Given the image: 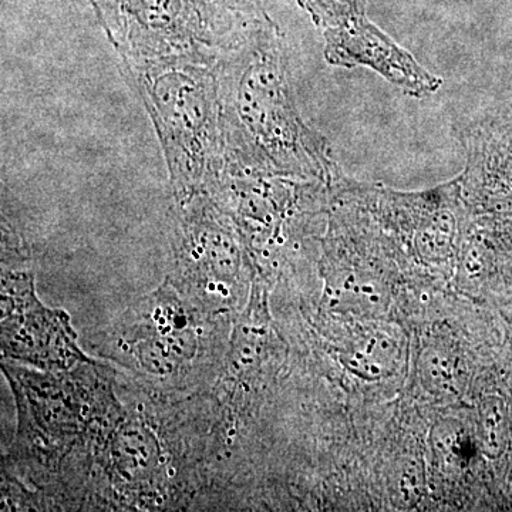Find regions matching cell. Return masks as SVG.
<instances>
[{
	"label": "cell",
	"mask_w": 512,
	"mask_h": 512,
	"mask_svg": "<svg viewBox=\"0 0 512 512\" xmlns=\"http://www.w3.org/2000/svg\"><path fill=\"white\" fill-rule=\"evenodd\" d=\"M217 74L225 167L323 183L336 177L328 141L296 107L284 39L271 18L222 47Z\"/></svg>",
	"instance_id": "1"
},
{
	"label": "cell",
	"mask_w": 512,
	"mask_h": 512,
	"mask_svg": "<svg viewBox=\"0 0 512 512\" xmlns=\"http://www.w3.org/2000/svg\"><path fill=\"white\" fill-rule=\"evenodd\" d=\"M217 57L121 59L156 128L177 202L210 194L227 163Z\"/></svg>",
	"instance_id": "2"
},
{
	"label": "cell",
	"mask_w": 512,
	"mask_h": 512,
	"mask_svg": "<svg viewBox=\"0 0 512 512\" xmlns=\"http://www.w3.org/2000/svg\"><path fill=\"white\" fill-rule=\"evenodd\" d=\"M365 0H299L325 39V59L333 66L369 67L414 97L430 96L441 79L427 72L366 16Z\"/></svg>",
	"instance_id": "3"
},
{
	"label": "cell",
	"mask_w": 512,
	"mask_h": 512,
	"mask_svg": "<svg viewBox=\"0 0 512 512\" xmlns=\"http://www.w3.org/2000/svg\"><path fill=\"white\" fill-rule=\"evenodd\" d=\"M120 59L217 56L192 0H90Z\"/></svg>",
	"instance_id": "4"
},
{
	"label": "cell",
	"mask_w": 512,
	"mask_h": 512,
	"mask_svg": "<svg viewBox=\"0 0 512 512\" xmlns=\"http://www.w3.org/2000/svg\"><path fill=\"white\" fill-rule=\"evenodd\" d=\"M110 355L151 377L177 380L202 356L200 323L165 286L141 301L111 336Z\"/></svg>",
	"instance_id": "5"
},
{
	"label": "cell",
	"mask_w": 512,
	"mask_h": 512,
	"mask_svg": "<svg viewBox=\"0 0 512 512\" xmlns=\"http://www.w3.org/2000/svg\"><path fill=\"white\" fill-rule=\"evenodd\" d=\"M3 352L43 369L84 362L64 312L46 309L35 296L33 276L3 274Z\"/></svg>",
	"instance_id": "6"
},
{
	"label": "cell",
	"mask_w": 512,
	"mask_h": 512,
	"mask_svg": "<svg viewBox=\"0 0 512 512\" xmlns=\"http://www.w3.org/2000/svg\"><path fill=\"white\" fill-rule=\"evenodd\" d=\"M218 52L242 32L269 18L262 0H192Z\"/></svg>",
	"instance_id": "7"
}]
</instances>
